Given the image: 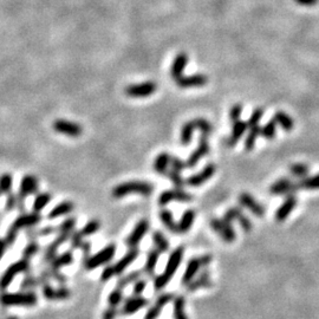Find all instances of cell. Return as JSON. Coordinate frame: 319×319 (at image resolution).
<instances>
[{"instance_id":"49","label":"cell","mask_w":319,"mask_h":319,"mask_svg":"<svg viewBox=\"0 0 319 319\" xmlns=\"http://www.w3.org/2000/svg\"><path fill=\"white\" fill-rule=\"evenodd\" d=\"M39 244H37L36 241H31L30 244H28L26 247L24 248L23 251V258L24 259H27V260H30L31 258H33L34 255H36L38 252H39Z\"/></svg>"},{"instance_id":"56","label":"cell","mask_w":319,"mask_h":319,"mask_svg":"<svg viewBox=\"0 0 319 319\" xmlns=\"http://www.w3.org/2000/svg\"><path fill=\"white\" fill-rule=\"evenodd\" d=\"M70 241H71V247L72 248H81L82 244H83V235L81 234L80 232H75L72 233L70 236Z\"/></svg>"},{"instance_id":"58","label":"cell","mask_w":319,"mask_h":319,"mask_svg":"<svg viewBox=\"0 0 319 319\" xmlns=\"http://www.w3.org/2000/svg\"><path fill=\"white\" fill-rule=\"evenodd\" d=\"M112 277H115L112 265H106V266L104 267L102 276H101V280H102V282H108V280L111 279Z\"/></svg>"},{"instance_id":"39","label":"cell","mask_w":319,"mask_h":319,"mask_svg":"<svg viewBox=\"0 0 319 319\" xmlns=\"http://www.w3.org/2000/svg\"><path fill=\"white\" fill-rule=\"evenodd\" d=\"M174 319H188L185 314V297H174Z\"/></svg>"},{"instance_id":"31","label":"cell","mask_w":319,"mask_h":319,"mask_svg":"<svg viewBox=\"0 0 319 319\" xmlns=\"http://www.w3.org/2000/svg\"><path fill=\"white\" fill-rule=\"evenodd\" d=\"M72 263H74V255H72V252L68 251L59 255H56V257L50 261V265H51V270L59 271L62 267L69 266V265H71Z\"/></svg>"},{"instance_id":"54","label":"cell","mask_w":319,"mask_h":319,"mask_svg":"<svg viewBox=\"0 0 319 319\" xmlns=\"http://www.w3.org/2000/svg\"><path fill=\"white\" fill-rule=\"evenodd\" d=\"M147 287V280L138 279L134 283V287H132V295L134 296H141L143 293L144 290Z\"/></svg>"},{"instance_id":"38","label":"cell","mask_w":319,"mask_h":319,"mask_svg":"<svg viewBox=\"0 0 319 319\" xmlns=\"http://www.w3.org/2000/svg\"><path fill=\"white\" fill-rule=\"evenodd\" d=\"M260 131L261 128L259 125H254V127L249 128V132L248 135L246 136L245 140V149L247 151L253 150V148L255 147V142H257V138L260 136Z\"/></svg>"},{"instance_id":"33","label":"cell","mask_w":319,"mask_h":319,"mask_svg":"<svg viewBox=\"0 0 319 319\" xmlns=\"http://www.w3.org/2000/svg\"><path fill=\"white\" fill-rule=\"evenodd\" d=\"M170 161V155L166 151L161 153L157 155V157L154 161V169L157 174H161V175H166L167 170H168Z\"/></svg>"},{"instance_id":"48","label":"cell","mask_w":319,"mask_h":319,"mask_svg":"<svg viewBox=\"0 0 319 319\" xmlns=\"http://www.w3.org/2000/svg\"><path fill=\"white\" fill-rule=\"evenodd\" d=\"M123 302V292L121 289H115L113 291H111L109 297H108V303L109 306L111 308H118L119 304Z\"/></svg>"},{"instance_id":"63","label":"cell","mask_w":319,"mask_h":319,"mask_svg":"<svg viewBox=\"0 0 319 319\" xmlns=\"http://www.w3.org/2000/svg\"><path fill=\"white\" fill-rule=\"evenodd\" d=\"M6 319H18V317H14V316H11V317H7Z\"/></svg>"},{"instance_id":"40","label":"cell","mask_w":319,"mask_h":319,"mask_svg":"<svg viewBox=\"0 0 319 319\" xmlns=\"http://www.w3.org/2000/svg\"><path fill=\"white\" fill-rule=\"evenodd\" d=\"M153 241L156 246V249H159L160 251V253H166V252L169 249V242L162 232H159V230L154 232Z\"/></svg>"},{"instance_id":"15","label":"cell","mask_w":319,"mask_h":319,"mask_svg":"<svg viewBox=\"0 0 319 319\" xmlns=\"http://www.w3.org/2000/svg\"><path fill=\"white\" fill-rule=\"evenodd\" d=\"M299 191L297 182H292L289 178H282L277 180L270 187V193L272 195H290Z\"/></svg>"},{"instance_id":"6","label":"cell","mask_w":319,"mask_h":319,"mask_svg":"<svg viewBox=\"0 0 319 319\" xmlns=\"http://www.w3.org/2000/svg\"><path fill=\"white\" fill-rule=\"evenodd\" d=\"M115 253H116V245L110 244L106 246V247L101 249L100 252H97L96 254L91 255V257H88L84 263V267L87 268L88 271H91L100 266H103V265H106L112 260V258L115 257Z\"/></svg>"},{"instance_id":"36","label":"cell","mask_w":319,"mask_h":319,"mask_svg":"<svg viewBox=\"0 0 319 319\" xmlns=\"http://www.w3.org/2000/svg\"><path fill=\"white\" fill-rule=\"evenodd\" d=\"M51 199V194H49V193H40V194H38L36 199H34L32 206L34 213H40L50 204Z\"/></svg>"},{"instance_id":"52","label":"cell","mask_w":319,"mask_h":319,"mask_svg":"<svg viewBox=\"0 0 319 319\" xmlns=\"http://www.w3.org/2000/svg\"><path fill=\"white\" fill-rule=\"evenodd\" d=\"M263 113H264V110L261 108H257L253 111V113L251 115V117H249L247 124H248V128L251 127H254V125H259V122H260L261 117H263Z\"/></svg>"},{"instance_id":"24","label":"cell","mask_w":319,"mask_h":319,"mask_svg":"<svg viewBox=\"0 0 319 319\" xmlns=\"http://www.w3.org/2000/svg\"><path fill=\"white\" fill-rule=\"evenodd\" d=\"M208 82V78L205 75H193L189 77H185L182 76L180 80L176 82L178 87L187 89V88H200L204 87Z\"/></svg>"},{"instance_id":"28","label":"cell","mask_w":319,"mask_h":319,"mask_svg":"<svg viewBox=\"0 0 319 319\" xmlns=\"http://www.w3.org/2000/svg\"><path fill=\"white\" fill-rule=\"evenodd\" d=\"M248 124L247 122L244 121H235L233 122V128L232 132H230V136L227 140V146L228 147H234L236 143H238L240 138H241L242 135L245 134V131L247 130Z\"/></svg>"},{"instance_id":"2","label":"cell","mask_w":319,"mask_h":319,"mask_svg":"<svg viewBox=\"0 0 319 319\" xmlns=\"http://www.w3.org/2000/svg\"><path fill=\"white\" fill-rule=\"evenodd\" d=\"M154 186L146 181H128L119 183L113 187L111 195L115 199H121L129 194H141L143 197H149L153 194Z\"/></svg>"},{"instance_id":"50","label":"cell","mask_w":319,"mask_h":319,"mask_svg":"<svg viewBox=\"0 0 319 319\" xmlns=\"http://www.w3.org/2000/svg\"><path fill=\"white\" fill-rule=\"evenodd\" d=\"M38 285H39V280H38V278L28 276L27 278H25L23 282H21V290H23V291H28V290H32Z\"/></svg>"},{"instance_id":"22","label":"cell","mask_w":319,"mask_h":319,"mask_svg":"<svg viewBox=\"0 0 319 319\" xmlns=\"http://www.w3.org/2000/svg\"><path fill=\"white\" fill-rule=\"evenodd\" d=\"M174 299V295L172 292L168 293H162V295L159 296V298L156 299L155 304H154L151 308L148 310V312L144 316V319H156L159 317L162 309L166 306L168 303H170Z\"/></svg>"},{"instance_id":"8","label":"cell","mask_w":319,"mask_h":319,"mask_svg":"<svg viewBox=\"0 0 319 319\" xmlns=\"http://www.w3.org/2000/svg\"><path fill=\"white\" fill-rule=\"evenodd\" d=\"M157 85L155 82H143L138 84H130L125 88V95L132 99H144L155 93Z\"/></svg>"},{"instance_id":"44","label":"cell","mask_w":319,"mask_h":319,"mask_svg":"<svg viewBox=\"0 0 319 319\" xmlns=\"http://www.w3.org/2000/svg\"><path fill=\"white\" fill-rule=\"evenodd\" d=\"M100 228H101L100 220H96V219L90 220L89 222L85 223V225L83 226V228L80 230V233L82 235H83V238H84V236H89V235L95 234V233H97L100 230Z\"/></svg>"},{"instance_id":"37","label":"cell","mask_w":319,"mask_h":319,"mask_svg":"<svg viewBox=\"0 0 319 319\" xmlns=\"http://www.w3.org/2000/svg\"><path fill=\"white\" fill-rule=\"evenodd\" d=\"M299 189H304V191H318L319 189V174L310 178H304L301 181L297 182Z\"/></svg>"},{"instance_id":"16","label":"cell","mask_w":319,"mask_h":319,"mask_svg":"<svg viewBox=\"0 0 319 319\" xmlns=\"http://www.w3.org/2000/svg\"><path fill=\"white\" fill-rule=\"evenodd\" d=\"M149 221L146 219H142L138 221L137 225L135 226V228L131 230V233L125 240V244H127L130 248L136 247V246L140 244V241L144 238V235L147 234L148 229H149Z\"/></svg>"},{"instance_id":"26","label":"cell","mask_w":319,"mask_h":319,"mask_svg":"<svg viewBox=\"0 0 319 319\" xmlns=\"http://www.w3.org/2000/svg\"><path fill=\"white\" fill-rule=\"evenodd\" d=\"M188 63V56L186 53H179L176 58L174 59L172 69H170V76L175 82H178L183 76V70Z\"/></svg>"},{"instance_id":"62","label":"cell","mask_w":319,"mask_h":319,"mask_svg":"<svg viewBox=\"0 0 319 319\" xmlns=\"http://www.w3.org/2000/svg\"><path fill=\"white\" fill-rule=\"evenodd\" d=\"M7 242L5 241V240L0 239V259L2 258V255H4L6 248H7Z\"/></svg>"},{"instance_id":"30","label":"cell","mask_w":319,"mask_h":319,"mask_svg":"<svg viewBox=\"0 0 319 319\" xmlns=\"http://www.w3.org/2000/svg\"><path fill=\"white\" fill-rule=\"evenodd\" d=\"M159 257H160L159 249L153 248L148 252L147 261L143 268V272L146 273L148 277H154V274H155V268H156L157 261H159Z\"/></svg>"},{"instance_id":"18","label":"cell","mask_w":319,"mask_h":319,"mask_svg":"<svg viewBox=\"0 0 319 319\" xmlns=\"http://www.w3.org/2000/svg\"><path fill=\"white\" fill-rule=\"evenodd\" d=\"M38 191V180L33 175H25L20 181L17 197L19 200H25L27 197L34 194Z\"/></svg>"},{"instance_id":"34","label":"cell","mask_w":319,"mask_h":319,"mask_svg":"<svg viewBox=\"0 0 319 319\" xmlns=\"http://www.w3.org/2000/svg\"><path fill=\"white\" fill-rule=\"evenodd\" d=\"M273 119L276 121L277 124H279L280 127L286 131H291L292 129L295 128V122H293V119L290 117L286 112H283V111L276 112L273 116Z\"/></svg>"},{"instance_id":"64","label":"cell","mask_w":319,"mask_h":319,"mask_svg":"<svg viewBox=\"0 0 319 319\" xmlns=\"http://www.w3.org/2000/svg\"><path fill=\"white\" fill-rule=\"evenodd\" d=\"M0 195H1V193H0Z\"/></svg>"},{"instance_id":"47","label":"cell","mask_w":319,"mask_h":319,"mask_svg":"<svg viewBox=\"0 0 319 319\" xmlns=\"http://www.w3.org/2000/svg\"><path fill=\"white\" fill-rule=\"evenodd\" d=\"M166 175L168 176L169 180L173 182V185L175 186L176 188H182L183 185L186 183V180H183V178L181 176V173L176 172V170L168 169L167 170Z\"/></svg>"},{"instance_id":"53","label":"cell","mask_w":319,"mask_h":319,"mask_svg":"<svg viewBox=\"0 0 319 319\" xmlns=\"http://www.w3.org/2000/svg\"><path fill=\"white\" fill-rule=\"evenodd\" d=\"M169 166L172 167V169L176 170V172H180V173H181L185 168H187V166H186V161H183V160L179 159V157H175V156H170Z\"/></svg>"},{"instance_id":"10","label":"cell","mask_w":319,"mask_h":319,"mask_svg":"<svg viewBox=\"0 0 319 319\" xmlns=\"http://www.w3.org/2000/svg\"><path fill=\"white\" fill-rule=\"evenodd\" d=\"M211 227L213 230L220 235V238L226 242H233L236 238L235 230L233 229L232 223L226 222L225 220L213 217L211 219Z\"/></svg>"},{"instance_id":"9","label":"cell","mask_w":319,"mask_h":319,"mask_svg":"<svg viewBox=\"0 0 319 319\" xmlns=\"http://www.w3.org/2000/svg\"><path fill=\"white\" fill-rule=\"evenodd\" d=\"M53 130L58 134L65 135L69 137H80L83 132V128L78 123L68 121V119H56L52 123Z\"/></svg>"},{"instance_id":"11","label":"cell","mask_w":319,"mask_h":319,"mask_svg":"<svg viewBox=\"0 0 319 319\" xmlns=\"http://www.w3.org/2000/svg\"><path fill=\"white\" fill-rule=\"evenodd\" d=\"M193 200V195L189 193L185 192L182 188L169 189V191H164L161 193L159 197V205L160 206H166L169 202L178 201V202H189Z\"/></svg>"},{"instance_id":"29","label":"cell","mask_w":319,"mask_h":319,"mask_svg":"<svg viewBox=\"0 0 319 319\" xmlns=\"http://www.w3.org/2000/svg\"><path fill=\"white\" fill-rule=\"evenodd\" d=\"M75 210V205L72 201H63L61 204H58L57 206H55L52 208L51 211H50L49 217L50 220H55L57 217L59 216H63V215H68V214H70L72 211Z\"/></svg>"},{"instance_id":"35","label":"cell","mask_w":319,"mask_h":319,"mask_svg":"<svg viewBox=\"0 0 319 319\" xmlns=\"http://www.w3.org/2000/svg\"><path fill=\"white\" fill-rule=\"evenodd\" d=\"M160 220L167 229L173 233H178V223L174 220L172 212L168 210H162L160 212Z\"/></svg>"},{"instance_id":"45","label":"cell","mask_w":319,"mask_h":319,"mask_svg":"<svg viewBox=\"0 0 319 319\" xmlns=\"http://www.w3.org/2000/svg\"><path fill=\"white\" fill-rule=\"evenodd\" d=\"M309 166L304 163H295L290 167V173H291L292 176L299 179L306 178V175L309 174Z\"/></svg>"},{"instance_id":"1","label":"cell","mask_w":319,"mask_h":319,"mask_svg":"<svg viewBox=\"0 0 319 319\" xmlns=\"http://www.w3.org/2000/svg\"><path fill=\"white\" fill-rule=\"evenodd\" d=\"M183 253H185V247L183 246H179L178 248H175L170 254V257L167 261L166 268H164L163 273L160 274L155 278V282H154V287H155L156 291H161L164 287L168 285V283L172 280V278L175 274L176 270H178L180 264H181Z\"/></svg>"},{"instance_id":"59","label":"cell","mask_w":319,"mask_h":319,"mask_svg":"<svg viewBox=\"0 0 319 319\" xmlns=\"http://www.w3.org/2000/svg\"><path fill=\"white\" fill-rule=\"evenodd\" d=\"M117 315H118L117 308H111V306H109V309H106V310L103 312L102 319H115L117 317Z\"/></svg>"},{"instance_id":"7","label":"cell","mask_w":319,"mask_h":319,"mask_svg":"<svg viewBox=\"0 0 319 319\" xmlns=\"http://www.w3.org/2000/svg\"><path fill=\"white\" fill-rule=\"evenodd\" d=\"M28 268H30V260L24 258L15 261L11 266H8L7 270L5 271L1 278H0V291H5L19 273H25Z\"/></svg>"},{"instance_id":"61","label":"cell","mask_w":319,"mask_h":319,"mask_svg":"<svg viewBox=\"0 0 319 319\" xmlns=\"http://www.w3.org/2000/svg\"><path fill=\"white\" fill-rule=\"evenodd\" d=\"M296 2L302 6H315L318 2V0H296Z\"/></svg>"},{"instance_id":"46","label":"cell","mask_w":319,"mask_h":319,"mask_svg":"<svg viewBox=\"0 0 319 319\" xmlns=\"http://www.w3.org/2000/svg\"><path fill=\"white\" fill-rule=\"evenodd\" d=\"M277 123L274 119H271L270 122L267 123L265 127L261 128L260 131V136H263L266 138V140H273L276 137V130H277Z\"/></svg>"},{"instance_id":"25","label":"cell","mask_w":319,"mask_h":319,"mask_svg":"<svg viewBox=\"0 0 319 319\" xmlns=\"http://www.w3.org/2000/svg\"><path fill=\"white\" fill-rule=\"evenodd\" d=\"M211 276H210V271L207 268L202 270L200 274L198 277H195L194 279L192 280L191 283L187 285V291L188 292H195L198 290L202 289V287H208L211 286Z\"/></svg>"},{"instance_id":"5","label":"cell","mask_w":319,"mask_h":319,"mask_svg":"<svg viewBox=\"0 0 319 319\" xmlns=\"http://www.w3.org/2000/svg\"><path fill=\"white\" fill-rule=\"evenodd\" d=\"M195 129H199L201 131V134H206L208 136L213 131L212 124L205 118H195L192 119V121L186 122L181 129V143L183 146H188L191 143L193 132H194Z\"/></svg>"},{"instance_id":"51","label":"cell","mask_w":319,"mask_h":319,"mask_svg":"<svg viewBox=\"0 0 319 319\" xmlns=\"http://www.w3.org/2000/svg\"><path fill=\"white\" fill-rule=\"evenodd\" d=\"M71 292L68 287L61 286L58 289H55V296H53V301H64V299L70 298Z\"/></svg>"},{"instance_id":"4","label":"cell","mask_w":319,"mask_h":319,"mask_svg":"<svg viewBox=\"0 0 319 319\" xmlns=\"http://www.w3.org/2000/svg\"><path fill=\"white\" fill-rule=\"evenodd\" d=\"M38 302V297L32 291L21 292H4L0 295V303L5 306H34Z\"/></svg>"},{"instance_id":"14","label":"cell","mask_w":319,"mask_h":319,"mask_svg":"<svg viewBox=\"0 0 319 319\" xmlns=\"http://www.w3.org/2000/svg\"><path fill=\"white\" fill-rule=\"evenodd\" d=\"M216 172V167L214 163H208L201 172H199L194 175L189 176V178L186 180V185H188L189 187H199V186L204 185L205 182H207L212 176L214 175Z\"/></svg>"},{"instance_id":"19","label":"cell","mask_w":319,"mask_h":319,"mask_svg":"<svg viewBox=\"0 0 319 319\" xmlns=\"http://www.w3.org/2000/svg\"><path fill=\"white\" fill-rule=\"evenodd\" d=\"M138 254H140V251H138L137 247L130 248V251H128L123 257L119 259L116 264L112 265L113 268V273L115 276H121L122 273H124V271L130 266V265L136 260Z\"/></svg>"},{"instance_id":"57","label":"cell","mask_w":319,"mask_h":319,"mask_svg":"<svg viewBox=\"0 0 319 319\" xmlns=\"http://www.w3.org/2000/svg\"><path fill=\"white\" fill-rule=\"evenodd\" d=\"M241 112H242L241 104H235L234 106H232V109H230V111H229L230 121L232 122L239 121L240 116H241Z\"/></svg>"},{"instance_id":"32","label":"cell","mask_w":319,"mask_h":319,"mask_svg":"<svg viewBox=\"0 0 319 319\" xmlns=\"http://www.w3.org/2000/svg\"><path fill=\"white\" fill-rule=\"evenodd\" d=\"M195 215H197V214H195L194 210L186 211L178 223V233H181V234L187 233L188 230L192 228L193 223H194Z\"/></svg>"},{"instance_id":"3","label":"cell","mask_w":319,"mask_h":319,"mask_svg":"<svg viewBox=\"0 0 319 319\" xmlns=\"http://www.w3.org/2000/svg\"><path fill=\"white\" fill-rule=\"evenodd\" d=\"M42 221V215L40 213H26V214H21L19 215L17 219L13 221L9 229L7 230V234H6L5 241L7 242V245L11 246L17 239V235L19 233V230L24 229V228H32L33 226L38 225V223Z\"/></svg>"},{"instance_id":"60","label":"cell","mask_w":319,"mask_h":319,"mask_svg":"<svg viewBox=\"0 0 319 319\" xmlns=\"http://www.w3.org/2000/svg\"><path fill=\"white\" fill-rule=\"evenodd\" d=\"M55 230H57V228H55L53 226H45V227H43V228H40V229L37 230V236L38 235H39V236H46V235L51 234V233L55 232Z\"/></svg>"},{"instance_id":"42","label":"cell","mask_w":319,"mask_h":319,"mask_svg":"<svg viewBox=\"0 0 319 319\" xmlns=\"http://www.w3.org/2000/svg\"><path fill=\"white\" fill-rule=\"evenodd\" d=\"M13 186V176L11 174L5 173L0 175V193L1 194H9Z\"/></svg>"},{"instance_id":"41","label":"cell","mask_w":319,"mask_h":319,"mask_svg":"<svg viewBox=\"0 0 319 319\" xmlns=\"http://www.w3.org/2000/svg\"><path fill=\"white\" fill-rule=\"evenodd\" d=\"M142 276V272L141 271H134V272H130L128 274H125V276L121 277L118 279L117 282V287L118 289H124V287H127L130 285V284L135 283L136 280L140 279V277Z\"/></svg>"},{"instance_id":"21","label":"cell","mask_w":319,"mask_h":319,"mask_svg":"<svg viewBox=\"0 0 319 319\" xmlns=\"http://www.w3.org/2000/svg\"><path fill=\"white\" fill-rule=\"evenodd\" d=\"M239 204L241 205L242 207L247 208V210L251 212V213H253L254 215L259 217L265 215V208L261 206L251 194H248V193H242V194H240Z\"/></svg>"},{"instance_id":"43","label":"cell","mask_w":319,"mask_h":319,"mask_svg":"<svg viewBox=\"0 0 319 319\" xmlns=\"http://www.w3.org/2000/svg\"><path fill=\"white\" fill-rule=\"evenodd\" d=\"M76 225H77V220L75 217H68L59 225L57 230H58L59 234H72Z\"/></svg>"},{"instance_id":"55","label":"cell","mask_w":319,"mask_h":319,"mask_svg":"<svg viewBox=\"0 0 319 319\" xmlns=\"http://www.w3.org/2000/svg\"><path fill=\"white\" fill-rule=\"evenodd\" d=\"M17 207H18V197L17 195L12 194V193H9V194H7V200H6V206H5L6 211L11 212Z\"/></svg>"},{"instance_id":"27","label":"cell","mask_w":319,"mask_h":319,"mask_svg":"<svg viewBox=\"0 0 319 319\" xmlns=\"http://www.w3.org/2000/svg\"><path fill=\"white\" fill-rule=\"evenodd\" d=\"M71 234H59L53 241L50 244L44 251V260L51 261L57 255V251L61 247V245L64 244L66 240L70 239Z\"/></svg>"},{"instance_id":"13","label":"cell","mask_w":319,"mask_h":319,"mask_svg":"<svg viewBox=\"0 0 319 319\" xmlns=\"http://www.w3.org/2000/svg\"><path fill=\"white\" fill-rule=\"evenodd\" d=\"M222 220H225L226 222L228 223H232V221L236 220L245 232H251L252 230V221L242 213V211L240 210V208L230 207L229 210H227L226 213L223 214Z\"/></svg>"},{"instance_id":"23","label":"cell","mask_w":319,"mask_h":319,"mask_svg":"<svg viewBox=\"0 0 319 319\" xmlns=\"http://www.w3.org/2000/svg\"><path fill=\"white\" fill-rule=\"evenodd\" d=\"M202 267H204V264H202L201 257L200 258H192L191 260L188 261L187 267H186V271H185V274L182 276V279H181L182 285L187 286L188 284L191 283L195 277H197L198 272H200V270Z\"/></svg>"},{"instance_id":"12","label":"cell","mask_w":319,"mask_h":319,"mask_svg":"<svg viewBox=\"0 0 319 319\" xmlns=\"http://www.w3.org/2000/svg\"><path fill=\"white\" fill-rule=\"evenodd\" d=\"M210 153V143H208V135L201 134L200 141H199V146L193 153L189 155L188 160L186 161V166L188 168H193L199 163L202 157H205Z\"/></svg>"},{"instance_id":"17","label":"cell","mask_w":319,"mask_h":319,"mask_svg":"<svg viewBox=\"0 0 319 319\" xmlns=\"http://www.w3.org/2000/svg\"><path fill=\"white\" fill-rule=\"evenodd\" d=\"M147 305H148V301L146 298H143V297L141 296L132 295L131 297H129L128 299H125L124 304H123L119 314L124 316L134 315L136 314L138 310H141V309L146 308Z\"/></svg>"},{"instance_id":"20","label":"cell","mask_w":319,"mask_h":319,"mask_svg":"<svg viewBox=\"0 0 319 319\" xmlns=\"http://www.w3.org/2000/svg\"><path fill=\"white\" fill-rule=\"evenodd\" d=\"M297 202H298V200H297V197L295 194L286 195L285 201L280 205L276 212V220L278 222H284L289 217L290 214L292 213V211L296 208Z\"/></svg>"}]
</instances>
